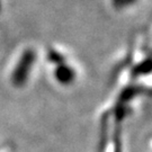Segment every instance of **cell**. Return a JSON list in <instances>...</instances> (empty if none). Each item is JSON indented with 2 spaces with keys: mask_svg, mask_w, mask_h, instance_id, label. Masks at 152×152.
Returning a JSON list of instances; mask_svg holds the SVG:
<instances>
[{
  "mask_svg": "<svg viewBox=\"0 0 152 152\" xmlns=\"http://www.w3.org/2000/svg\"><path fill=\"white\" fill-rule=\"evenodd\" d=\"M112 6L114 9L117 10H123L126 8H130L132 5H134L137 0H110Z\"/></svg>",
  "mask_w": 152,
  "mask_h": 152,
  "instance_id": "3",
  "label": "cell"
},
{
  "mask_svg": "<svg viewBox=\"0 0 152 152\" xmlns=\"http://www.w3.org/2000/svg\"><path fill=\"white\" fill-rule=\"evenodd\" d=\"M35 52L33 50L28 49L26 51H24L20 60L18 62V64L16 65L11 80L12 83L17 86V87H22L25 82L27 81V78L29 76V72L32 69L33 64L35 62Z\"/></svg>",
  "mask_w": 152,
  "mask_h": 152,
  "instance_id": "1",
  "label": "cell"
},
{
  "mask_svg": "<svg viewBox=\"0 0 152 152\" xmlns=\"http://www.w3.org/2000/svg\"><path fill=\"white\" fill-rule=\"evenodd\" d=\"M54 64H56L54 71V77L56 81L63 86H68L75 82L77 78V71L75 70V68L65 63V58H63L62 60Z\"/></svg>",
  "mask_w": 152,
  "mask_h": 152,
  "instance_id": "2",
  "label": "cell"
}]
</instances>
